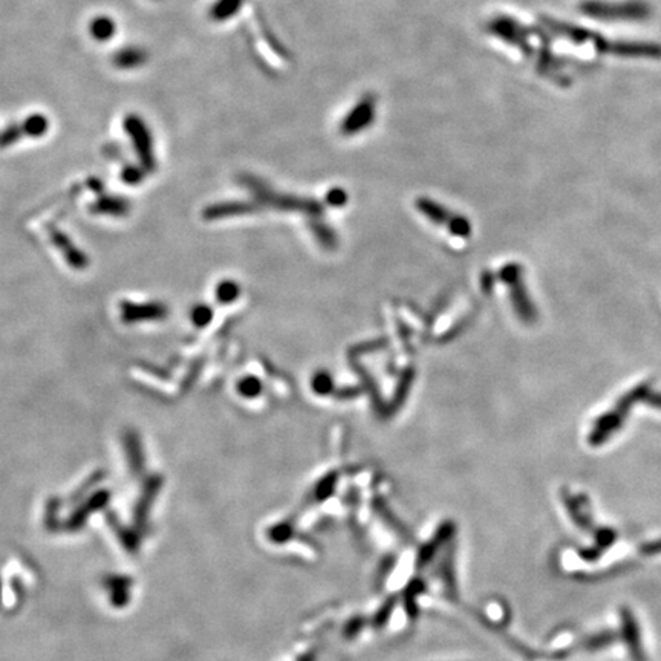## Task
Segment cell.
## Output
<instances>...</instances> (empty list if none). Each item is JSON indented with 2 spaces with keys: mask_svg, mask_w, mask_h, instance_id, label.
<instances>
[{
  "mask_svg": "<svg viewBox=\"0 0 661 661\" xmlns=\"http://www.w3.org/2000/svg\"><path fill=\"white\" fill-rule=\"evenodd\" d=\"M146 60V54L139 49H124V51H120L115 57V63H117L120 68H135V66H139L144 63Z\"/></svg>",
  "mask_w": 661,
  "mask_h": 661,
  "instance_id": "3957f363",
  "label": "cell"
},
{
  "mask_svg": "<svg viewBox=\"0 0 661 661\" xmlns=\"http://www.w3.org/2000/svg\"><path fill=\"white\" fill-rule=\"evenodd\" d=\"M48 130V121L41 115H32L23 124L22 132L29 137H41Z\"/></svg>",
  "mask_w": 661,
  "mask_h": 661,
  "instance_id": "8992f818",
  "label": "cell"
},
{
  "mask_svg": "<svg viewBox=\"0 0 661 661\" xmlns=\"http://www.w3.org/2000/svg\"><path fill=\"white\" fill-rule=\"evenodd\" d=\"M239 6H241V0H219L211 14L216 20H225L236 14Z\"/></svg>",
  "mask_w": 661,
  "mask_h": 661,
  "instance_id": "5b68a950",
  "label": "cell"
},
{
  "mask_svg": "<svg viewBox=\"0 0 661 661\" xmlns=\"http://www.w3.org/2000/svg\"><path fill=\"white\" fill-rule=\"evenodd\" d=\"M126 130L130 134L134 143L137 144L139 153L144 158V161H152V148H151V137H148V130L141 118L132 115L126 120Z\"/></svg>",
  "mask_w": 661,
  "mask_h": 661,
  "instance_id": "7a4b0ae2",
  "label": "cell"
},
{
  "mask_svg": "<svg viewBox=\"0 0 661 661\" xmlns=\"http://www.w3.org/2000/svg\"><path fill=\"white\" fill-rule=\"evenodd\" d=\"M375 117V97L365 95L352 112L345 118L340 132L345 135H352L368 127Z\"/></svg>",
  "mask_w": 661,
  "mask_h": 661,
  "instance_id": "6da1fadb",
  "label": "cell"
},
{
  "mask_svg": "<svg viewBox=\"0 0 661 661\" xmlns=\"http://www.w3.org/2000/svg\"><path fill=\"white\" fill-rule=\"evenodd\" d=\"M90 32H92L94 39L106 41L112 39L115 32V23L107 18H98L92 22V25H90Z\"/></svg>",
  "mask_w": 661,
  "mask_h": 661,
  "instance_id": "277c9868",
  "label": "cell"
}]
</instances>
